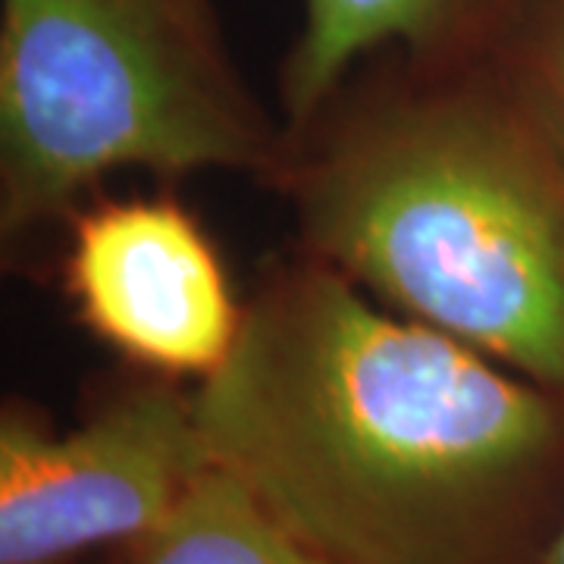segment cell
Returning a JSON list of instances; mask_svg holds the SVG:
<instances>
[{
	"label": "cell",
	"instance_id": "9c48e42d",
	"mask_svg": "<svg viewBox=\"0 0 564 564\" xmlns=\"http://www.w3.org/2000/svg\"><path fill=\"white\" fill-rule=\"evenodd\" d=\"M543 564H564V511H562V521L555 527V533H552V540L545 545V555Z\"/></svg>",
	"mask_w": 564,
	"mask_h": 564
},
{
	"label": "cell",
	"instance_id": "5b68a950",
	"mask_svg": "<svg viewBox=\"0 0 564 564\" xmlns=\"http://www.w3.org/2000/svg\"><path fill=\"white\" fill-rule=\"evenodd\" d=\"M69 220L66 295L98 339L166 380L202 383L229 358L245 304L182 204L107 198Z\"/></svg>",
	"mask_w": 564,
	"mask_h": 564
},
{
	"label": "cell",
	"instance_id": "52a82bcc",
	"mask_svg": "<svg viewBox=\"0 0 564 564\" xmlns=\"http://www.w3.org/2000/svg\"><path fill=\"white\" fill-rule=\"evenodd\" d=\"M120 564H336L282 527L217 464Z\"/></svg>",
	"mask_w": 564,
	"mask_h": 564
},
{
	"label": "cell",
	"instance_id": "ba28073f",
	"mask_svg": "<svg viewBox=\"0 0 564 564\" xmlns=\"http://www.w3.org/2000/svg\"><path fill=\"white\" fill-rule=\"evenodd\" d=\"M484 51L564 158V0H508Z\"/></svg>",
	"mask_w": 564,
	"mask_h": 564
},
{
	"label": "cell",
	"instance_id": "3957f363",
	"mask_svg": "<svg viewBox=\"0 0 564 564\" xmlns=\"http://www.w3.org/2000/svg\"><path fill=\"white\" fill-rule=\"evenodd\" d=\"M295 139L239 76L210 0H0V236L126 170L280 185Z\"/></svg>",
	"mask_w": 564,
	"mask_h": 564
},
{
	"label": "cell",
	"instance_id": "277c9868",
	"mask_svg": "<svg viewBox=\"0 0 564 564\" xmlns=\"http://www.w3.org/2000/svg\"><path fill=\"white\" fill-rule=\"evenodd\" d=\"M214 467L195 392L135 386L54 433L22 411L0 417V564H66L139 543Z\"/></svg>",
	"mask_w": 564,
	"mask_h": 564
},
{
	"label": "cell",
	"instance_id": "6da1fadb",
	"mask_svg": "<svg viewBox=\"0 0 564 564\" xmlns=\"http://www.w3.org/2000/svg\"><path fill=\"white\" fill-rule=\"evenodd\" d=\"M192 392L210 462L329 562L543 564L562 395L326 263H273Z\"/></svg>",
	"mask_w": 564,
	"mask_h": 564
},
{
	"label": "cell",
	"instance_id": "8992f818",
	"mask_svg": "<svg viewBox=\"0 0 564 564\" xmlns=\"http://www.w3.org/2000/svg\"><path fill=\"white\" fill-rule=\"evenodd\" d=\"M508 0H304L282 63V117L292 139L321 117L364 61L484 51Z\"/></svg>",
	"mask_w": 564,
	"mask_h": 564
},
{
	"label": "cell",
	"instance_id": "7a4b0ae2",
	"mask_svg": "<svg viewBox=\"0 0 564 564\" xmlns=\"http://www.w3.org/2000/svg\"><path fill=\"white\" fill-rule=\"evenodd\" d=\"M295 135L302 254L564 399V158L486 51H392Z\"/></svg>",
	"mask_w": 564,
	"mask_h": 564
}]
</instances>
